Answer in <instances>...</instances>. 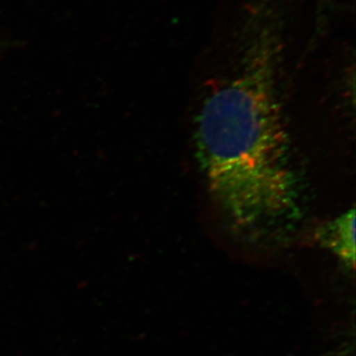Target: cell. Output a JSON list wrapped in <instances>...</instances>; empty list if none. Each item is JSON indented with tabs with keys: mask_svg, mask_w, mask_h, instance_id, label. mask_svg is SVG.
Listing matches in <instances>:
<instances>
[{
	"mask_svg": "<svg viewBox=\"0 0 356 356\" xmlns=\"http://www.w3.org/2000/svg\"><path fill=\"white\" fill-rule=\"evenodd\" d=\"M280 50L262 28L235 74L204 100L196 126L211 201L229 233L254 245L285 240L303 215L278 95Z\"/></svg>",
	"mask_w": 356,
	"mask_h": 356,
	"instance_id": "obj_1",
	"label": "cell"
},
{
	"mask_svg": "<svg viewBox=\"0 0 356 356\" xmlns=\"http://www.w3.org/2000/svg\"><path fill=\"white\" fill-rule=\"evenodd\" d=\"M316 241L336 255L344 266H355V211H346L317 229Z\"/></svg>",
	"mask_w": 356,
	"mask_h": 356,
	"instance_id": "obj_2",
	"label": "cell"
}]
</instances>
